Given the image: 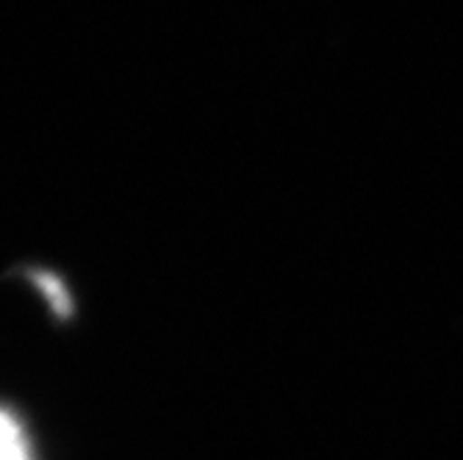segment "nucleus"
Masks as SVG:
<instances>
[{
	"label": "nucleus",
	"mask_w": 463,
	"mask_h": 460,
	"mask_svg": "<svg viewBox=\"0 0 463 460\" xmlns=\"http://www.w3.org/2000/svg\"><path fill=\"white\" fill-rule=\"evenodd\" d=\"M0 460H31V446L20 422L0 408Z\"/></svg>",
	"instance_id": "f257e3e1"
},
{
	"label": "nucleus",
	"mask_w": 463,
	"mask_h": 460,
	"mask_svg": "<svg viewBox=\"0 0 463 460\" xmlns=\"http://www.w3.org/2000/svg\"><path fill=\"white\" fill-rule=\"evenodd\" d=\"M36 286H39L42 295L48 297V303L56 308V314H61V316L70 314V295H67V288H64V283L59 277H53L48 272H39L36 275Z\"/></svg>",
	"instance_id": "f03ea898"
}]
</instances>
